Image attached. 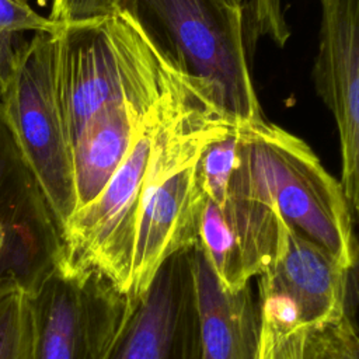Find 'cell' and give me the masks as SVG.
I'll return each instance as SVG.
<instances>
[{
	"label": "cell",
	"instance_id": "cell-1",
	"mask_svg": "<svg viewBox=\"0 0 359 359\" xmlns=\"http://www.w3.org/2000/svg\"><path fill=\"white\" fill-rule=\"evenodd\" d=\"M236 125L201 80L168 62L139 198L128 289L133 299L144 293L168 257L198 243L205 199L198 160L209 142Z\"/></svg>",
	"mask_w": 359,
	"mask_h": 359
},
{
	"label": "cell",
	"instance_id": "cell-2",
	"mask_svg": "<svg viewBox=\"0 0 359 359\" xmlns=\"http://www.w3.org/2000/svg\"><path fill=\"white\" fill-rule=\"evenodd\" d=\"M55 84L70 142L101 109L130 102L149 109L160 97L168 57L125 10L53 35Z\"/></svg>",
	"mask_w": 359,
	"mask_h": 359
},
{
	"label": "cell",
	"instance_id": "cell-3",
	"mask_svg": "<svg viewBox=\"0 0 359 359\" xmlns=\"http://www.w3.org/2000/svg\"><path fill=\"white\" fill-rule=\"evenodd\" d=\"M161 52L201 80L237 125L264 118L243 32V8L224 0H119Z\"/></svg>",
	"mask_w": 359,
	"mask_h": 359
},
{
	"label": "cell",
	"instance_id": "cell-4",
	"mask_svg": "<svg viewBox=\"0 0 359 359\" xmlns=\"http://www.w3.org/2000/svg\"><path fill=\"white\" fill-rule=\"evenodd\" d=\"M240 158L290 229L355 269V216L341 182L303 139L262 119L240 126Z\"/></svg>",
	"mask_w": 359,
	"mask_h": 359
},
{
	"label": "cell",
	"instance_id": "cell-5",
	"mask_svg": "<svg viewBox=\"0 0 359 359\" xmlns=\"http://www.w3.org/2000/svg\"><path fill=\"white\" fill-rule=\"evenodd\" d=\"M0 108L24 164L39 185L60 229L76 210L72 147L55 84L53 35L36 32L17 49Z\"/></svg>",
	"mask_w": 359,
	"mask_h": 359
},
{
	"label": "cell",
	"instance_id": "cell-6",
	"mask_svg": "<svg viewBox=\"0 0 359 359\" xmlns=\"http://www.w3.org/2000/svg\"><path fill=\"white\" fill-rule=\"evenodd\" d=\"M133 303L98 269L57 264L28 292L29 359H105Z\"/></svg>",
	"mask_w": 359,
	"mask_h": 359
},
{
	"label": "cell",
	"instance_id": "cell-7",
	"mask_svg": "<svg viewBox=\"0 0 359 359\" xmlns=\"http://www.w3.org/2000/svg\"><path fill=\"white\" fill-rule=\"evenodd\" d=\"M157 101L146 112L126 157L104 189L77 209L62 230L59 264L98 269L125 292L130 282L139 198L153 146Z\"/></svg>",
	"mask_w": 359,
	"mask_h": 359
},
{
	"label": "cell",
	"instance_id": "cell-8",
	"mask_svg": "<svg viewBox=\"0 0 359 359\" xmlns=\"http://www.w3.org/2000/svg\"><path fill=\"white\" fill-rule=\"evenodd\" d=\"M352 272L282 220L275 258L255 276L261 316L290 330L335 321L349 310Z\"/></svg>",
	"mask_w": 359,
	"mask_h": 359
},
{
	"label": "cell",
	"instance_id": "cell-9",
	"mask_svg": "<svg viewBox=\"0 0 359 359\" xmlns=\"http://www.w3.org/2000/svg\"><path fill=\"white\" fill-rule=\"evenodd\" d=\"M321 25L313 69L318 97L331 111L341 150V185L359 208V0H320Z\"/></svg>",
	"mask_w": 359,
	"mask_h": 359
},
{
	"label": "cell",
	"instance_id": "cell-10",
	"mask_svg": "<svg viewBox=\"0 0 359 359\" xmlns=\"http://www.w3.org/2000/svg\"><path fill=\"white\" fill-rule=\"evenodd\" d=\"M105 359H199L191 248L163 262Z\"/></svg>",
	"mask_w": 359,
	"mask_h": 359
},
{
	"label": "cell",
	"instance_id": "cell-11",
	"mask_svg": "<svg viewBox=\"0 0 359 359\" xmlns=\"http://www.w3.org/2000/svg\"><path fill=\"white\" fill-rule=\"evenodd\" d=\"M0 268L20 278L46 271L62 248V229L8 132L0 108Z\"/></svg>",
	"mask_w": 359,
	"mask_h": 359
},
{
	"label": "cell",
	"instance_id": "cell-12",
	"mask_svg": "<svg viewBox=\"0 0 359 359\" xmlns=\"http://www.w3.org/2000/svg\"><path fill=\"white\" fill-rule=\"evenodd\" d=\"M191 271L198 323L199 359H258L262 316L257 280L226 289L196 243Z\"/></svg>",
	"mask_w": 359,
	"mask_h": 359
},
{
	"label": "cell",
	"instance_id": "cell-13",
	"mask_svg": "<svg viewBox=\"0 0 359 359\" xmlns=\"http://www.w3.org/2000/svg\"><path fill=\"white\" fill-rule=\"evenodd\" d=\"M149 109L130 102L114 104L97 112L79 130L72 142L76 210L104 189L126 157Z\"/></svg>",
	"mask_w": 359,
	"mask_h": 359
},
{
	"label": "cell",
	"instance_id": "cell-14",
	"mask_svg": "<svg viewBox=\"0 0 359 359\" xmlns=\"http://www.w3.org/2000/svg\"><path fill=\"white\" fill-rule=\"evenodd\" d=\"M198 244L226 289L238 290L252 279L223 208L206 196L199 217Z\"/></svg>",
	"mask_w": 359,
	"mask_h": 359
},
{
	"label": "cell",
	"instance_id": "cell-15",
	"mask_svg": "<svg viewBox=\"0 0 359 359\" xmlns=\"http://www.w3.org/2000/svg\"><path fill=\"white\" fill-rule=\"evenodd\" d=\"M240 164V126L209 142L198 160L199 185L206 198L223 206L227 201L230 182Z\"/></svg>",
	"mask_w": 359,
	"mask_h": 359
},
{
	"label": "cell",
	"instance_id": "cell-16",
	"mask_svg": "<svg viewBox=\"0 0 359 359\" xmlns=\"http://www.w3.org/2000/svg\"><path fill=\"white\" fill-rule=\"evenodd\" d=\"M31 321L28 293L0 275V359H29Z\"/></svg>",
	"mask_w": 359,
	"mask_h": 359
},
{
	"label": "cell",
	"instance_id": "cell-17",
	"mask_svg": "<svg viewBox=\"0 0 359 359\" xmlns=\"http://www.w3.org/2000/svg\"><path fill=\"white\" fill-rule=\"evenodd\" d=\"M300 359H359V339L349 310L335 321L304 330Z\"/></svg>",
	"mask_w": 359,
	"mask_h": 359
},
{
	"label": "cell",
	"instance_id": "cell-18",
	"mask_svg": "<svg viewBox=\"0 0 359 359\" xmlns=\"http://www.w3.org/2000/svg\"><path fill=\"white\" fill-rule=\"evenodd\" d=\"M62 24L38 14L25 0H0V29L17 34L22 31L55 35Z\"/></svg>",
	"mask_w": 359,
	"mask_h": 359
},
{
	"label": "cell",
	"instance_id": "cell-19",
	"mask_svg": "<svg viewBox=\"0 0 359 359\" xmlns=\"http://www.w3.org/2000/svg\"><path fill=\"white\" fill-rule=\"evenodd\" d=\"M304 330H290L262 318L258 359H300Z\"/></svg>",
	"mask_w": 359,
	"mask_h": 359
},
{
	"label": "cell",
	"instance_id": "cell-20",
	"mask_svg": "<svg viewBox=\"0 0 359 359\" xmlns=\"http://www.w3.org/2000/svg\"><path fill=\"white\" fill-rule=\"evenodd\" d=\"M119 10V0H52L49 18L57 24L100 20Z\"/></svg>",
	"mask_w": 359,
	"mask_h": 359
},
{
	"label": "cell",
	"instance_id": "cell-21",
	"mask_svg": "<svg viewBox=\"0 0 359 359\" xmlns=\"http://www.w3.org/2000/svg\"><path fill=\"white\" fill-rule=\"evenodd\" d=\"M251 15L257 35L269 36L278 46H285L290 36L282 0H251Z\"/></svg>",
	"mask_w": 359,
	"mask_h": 359
},
{
	"label": "cell",
	"instance_id": "cell-22",
	"mask_svg": "<svg viewBox=\"0 0 359 359\" xmlns=\"http://www.w3.org/2000/svg\"><path fill=\"white\" fill-rule=\"evenodd\" d=\"M17 59V49L13 48V34L0 29V90L11 77Z\"/></svg>",
	"mask_w": 359,
	"mask_h": 359
},
{
	"label": "cell",
	"instance_id": "cell-23",
	"mask_svg": "<svg viewBox=\"0 0 359 359\" xmlns=\"http://www.w3.org/2000/svg\"><path fill=\"white\" fill-rule=\"evenodd\" d=\"M226 3H229L230 6H234V7H244V1L245 0H224Z\"/></svg>",
	"mask_w": 359,
	"mask_h": 359
},
{
	"label": "cell",
	"instance_id": "cell-24",
	"mask_svg": "<svg viewBox=\"0 0 359 359\" xmlns=\"http://www.w3.org/2000/svg\"><path fill=\"white\" fill-rule=\"evenodd\" d=\"M3 243H4V230H3V227L0 224V250L3 247Z\"/></svg>",
	"mask_w": 359,
	"mask_h": 359
}]
</instances>
